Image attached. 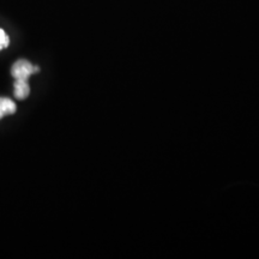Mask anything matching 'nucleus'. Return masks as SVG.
Returning a JSON list of instances; mask_svg holds the SVG:
<instances>
[{
    "label": "nucleus",
    "mask_w": 259,
    "mask_h": 259,
    "mask_svg": "<svg viewBox=\"0 0 259 259\" xmlns=\"http://www.w3.org/2000/svg\"><path fill=\"white\" fill-rule=\"evenodd\" d=\"M40 69L37 66H34L31 63L27 60H18L16 61L11 69V74L15 79L19 80H28L29 77L32 73H37Z\"/></svg>",
    "instance_id": "f257e3e1"
},
{
    "label": "nucleus",
    "mask_w": 259,
    "mask_h": 259,
    "mask_svg": "<svg viewBox=\"0 0 259 259\" xmlns=\"http://www.w3.org/2000/svg\"><path fill=\"white\" fill-rule=\"evenodd\" d=\"M30 94V87H29L28 80L16 79L15 82V96L18 100L27 99Z\"/></svg>",
    "instance_id": "f03ea898"
},
{
    "label": "nucleus",
    "mask_w": 259,
    "mask_h": 259,
    "mask_svg": "<svg viewBox=\"0 0 259 259\" xmlns=\"http://www.w3.org/2000/svg\"><path fill=\"white\" fill-rule=\"evenodd\" d=\"M16 103L8 97H0V111H2L3 115H11L16 113Z\"/></svg>",
    "instance_id": "7ed1b4c3"
},
{
    "label": "nucleus",
    "mask_w": 259,
    "mask_h": 259,
    "mask_svg": "<svg viewBox=\"0 0 259 259\" xmlns=\"http://www.w3.org/2000/svg\"><path fill=\"white\" fill-rule=\"evenodd\" d=\"M9 44H10L9 36L6 35V32L3 30V29H0V51L8 47Z\"/></svg>",
    "instance_id": "20e7f679"
},
{
    "label": "nucleus",
    "mask_w": 259,
    "mask_h": 259,
    "mask_svg": "<svg viewBox=\"0 0 259 259\" xmlns=\"http://www.w3.org/2000/svg\"><path fill=\"white\" fill-rule=\"evenodd\" d=\"M4 118V115H3V113H2V111H0V119H3Z\"/></svg>",
    "instance_id": "39448f33"
}]
</instances>
